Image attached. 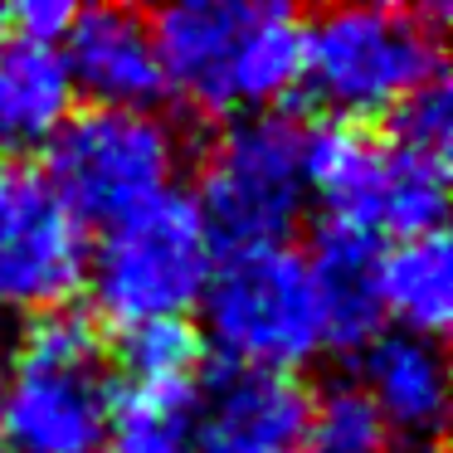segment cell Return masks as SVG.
I'll list each match as a JSON object with an SVG mask.
<instances>
[{
	"label": "cell",
	"instance_id": "6da1fadb",
	"mask_svg": "<svg viewBox=\"0 0 453 453\" xmlns=\"http://www.w3.org/2000/svg\"><path fill=\"white\" fill-rule=\"evenodd\" d=\"M166 93L210 118H258L303 83L307 20L268 0H180L151 20Z\"/></svg>",
	"mask_w": 453,
	"mask_h": 453
},
{
	"label": "cell",
	"instance_id": "7a4b0ae2",
	"mask_svg": "<svg viewBox=\"0 0 453 453\" xmlns=\"http://www.w3.org/2000/svg\"><path fill=\"white\" fill-rule=\"evenodd\" d=\"M443 5H336L303 30V88L332 122L390 118L443 79Z\"/></svg>",
	"mask_w": 453,
	"mask_h": 453
},
{
	"label": "cell",
	"instance_id": "3957f363",
	"mask_svg": "<svg viewBox=\"0 0 453 453\" xmlns=\"http://www.w3.org/2000/svg\"><path fill=\"white\" fill-rule=\"evenodd\" d=\"M303 171L326 225L375 244L439 234L449 215V157H424L356 122L303 127Z\"/></svg>",
	"mask_w": 453,
	"mask_h": 453
},
{
	"label": "cell",
	"instance_id": "277c9868",
	"mask_svg": "<svg viewBox=\"0 0 453 453\" xmlns=\"http://www.w3.org/2000/svg\"><path fill=\"white\" fill-rule=\"evenodd\" d=\"M112 371L88 317L54 312L25 326L5 356L0 449L5 453H103Z\"/></svg>",
	"mask_w": 453,
	"mask_h": 453
},
{
	"label": "cell",
	"instance_id": "5b68a950",
	"mask_svg": "<svg viewBox=\"0 0 453 453\" xmlns=\"http://www.w3.org/2000/svg\"><path fill=\"white\" fill-rule=\"evenodd\" d=\"M215 239L186 190L151 200L122 225L103 229L88 258L93 312L118 332L147 322H186L215 273Z\"/></svg>",
	"mask_w": 453,
	"mask_h": 453
},
{
	"label": "cell",
	"instance_id": "8992f818",
	"mask_svg": "<svg viewBox=\"0 0 453 453\" xmlns=\"http://www.w3.org/2000/svg\"><path fill=\"white\" fill-rule=\"evenodd\" d=\"M200 312L225 365L293 375L326 351V322L312 268L293 244L219 254Z\"/></svg>",
	"mask_w": 453,
	"mask_h": 453
},
{
	"label": "cell",
	"instance_id": "52a82bcc",
	"mask_svg": "<svg viewBox=\"0 0 453 453\" xmlns=\"http://www.w3.org/2000/svg\"><path fill=\"white\" fill-rule=\"evenodd\" d=\"M44 176L83 225H122L171 196L180 176V132L157 108H73L44 147Z\"/></svg>",
	"mask_w": 453,
	"mask_h": 453
},
{
	"label": "cell",
	"instance_id": "ba28073f",
	"mask_svg": "<svg viewBox=\"0 0 453 453\" xmlns=\"http://www.w3.org/2000/svg\"><path fill=\"white\" fill-rule=\"evenodd\" d=\"M190 200L219 254L288 244L312 205L303 171V127L278 112L234 118L210 142L200 161V190Z\"/></svg>",
	"mask_w": 453,
	"mask_h": 453
},
{
	"label": "cell",
	"instance_id": "9c48e42d",
	"mask_svg": "<svg viewBox=\"0 0 453 453\" xmlns=\"http://www.w3.org/2000/svg\"><path fill=\"white\" fill-rule=\"evenodd\" d=\"M93 234L30 161H0V317H54L88 283Z\"/></svg>",
	"mask_w": 453,
	"mask_h": 453
},
{
	"label": "cell",
	"instance_id": "30bf717a",
	"mask_svg": "<svg viewBox=\"0 0 453 453\" xmlns=\"http://www.w3.org/2000/svg\"><path fill=\"white\" fill-rule=\"evenodd\" d=\"M303 424L307 390L297 375L225 365L200 380L190 453H303Z\"/></svg>",
	"mask_w": 453,
	"mask_h": 453
},
{
	"label": "cell",
	"instance_id": "8fae6325",
	"mask_svg": "<svg viewBox=\"0 0 453 453\" xmlns=\"http://www.w3.org/2000/svg\"><path fill=\"white\" fill-rule=\"evenodd\" d=\"M69 79L88 93L93 108H157L166 93L157 30L127 5H93L73 15V30L59 44Z\"/></svg>",
	"mask_w": 453,
	"mask_h": 453
},
{
	"label": "cell",
	"instance_id": "7c38bea8",
	"mask_svg": "<svg viewBox=\"0 0 453 453\" xmlns=\"http://www.w3.org/2000/svg\"><path fill=\"white\" fill-rule=\"evenodd\" d=\"M356 385L380 410L390 439L434 443L449 419V361L439 342L410 332H380L361 346Z\"/></svg>",
	"mask_w": 453,
	"mask_h": 453
},
{
	"label": "cell",
	"instance_id": "4fadbf2b",
	"mask_svg": "<svg viewBox=\"0 0 453 453\" xmlns=\"http://www.w3.org/2000/svg\"><path fill=\"white\" fill-rule=\"evenodd\" d=\"M69 64L50 44L0 35V161H30L73 118Z\"/></svg>",
	"mask_w": 453,
	"mask_h": 453
},
{
	"label": "cell",
	"instance_id": "5bb4252c",
	"mask_svg": "<svg viewBox=\"0 0 453 453\" xmlns=\"http://www.w3.org/2000/svg\"><path fill=\"white\" fill-rule=\"evenodd\" d=\"M375 264H380V244L336 225H322L317 244L307 249V268H312L326 322V346H336V351H361L371 336H380L385 317L380 293H375Z\"/></svg>",
	"mask_w": 453,
	"mask_h": 453
},
{
	"label": "cell",
	"instance_id": "9a60e30c",
	"mask_svg": "<svg viewBox=\"0 0 453 453\" xmlns=\"http://www.w3.org/2000/svg\"><path fill=\"white\" fill-rule=\"evenodd\" d=\"M375 293H380V317H390L395 332L429 336L453 317V254L449 234H424V239H400V244L380 249L375 264Z\"/></svg>",
	"mask_w": 453,
	"mask_h": 453
},
{
	"label": "cell",
	"instance_id": "2e32d148",
	"mask_svg": "<svg viewBox=\"0 0 453 453\" xmlns=\"http://www.w3.org/2000/svg\"><path fill=\"white\" fill-rule=\"evenodd\" d=\"M200 380H112L103 453H190Z\"/></svg>",
	"mask_w": 453,
	"mask_h": 453
},
{
	"label": "cell",
	"instance_id": "e0dca14e",
	"mask_svg": "<svg viewBox=\"0 0 453 453\" xmlns=\"http://www.w3.org/2000/svg\"><path fill=\"white\" fill-rule=\"evenodd\" d=\"M395 439L385 429L380 410L365 400L356 380L326 385L317 400H307L303 453H390Z\"/></svg>",
	"mask_w": 453,
	"mask_h": 453
},
{
	"label": "cell",
	"instance_id": "ac0fdd59",
	"mask_svg": "<svg viewBox=\"0 0 453 453\" xmlns=\"http://www.w3.org/2000/svg\"><path fill=\"white\" fill-rule=\"evenodd\" d=\"M118 380H200L205 342L190 322H147L118 332Z\"/></svg>",
	"mask_w": 453,
	"mask_h": 453
},
{
	"label": "cell",
	"instance_id": "d6986e66",
	"mask_svg": "<svg viewBox=\"0 0 453 453\" xmlns=\"http://www.w3.org/2000/svg\"><path fill=\"white\" fill-rule=\"evenodd\" d=\"M390 142L424 157H449L453 151V98H449V79L419 88L410 103L390 112Z\"/></svg>",
	"mask_w": 453,
	"mask_h": 453
},
{
	"label": "cell",
	"instance_id": "ffe728a7",
	"mask_svg": "<svg viewBox=\"0 0 453 453\" xmlns=\"http://www.w3.org/2000/svg\"><path fill=\"white\" fill-rule=\"evenodd\" d=\"M73 5H64V0H25V5H15V11H5V25H11L15 40H30V44H50V50H59L64 35L73 30Z\"/></svg>",
	"mask_w": 453,
	"mask_h": 453
},
{
	"label": "cell",
	"instance_id": "44dd1931",
	"mask_svg": "<svg viewBox=\"0 0 453 453\" xmlns=\"http://www.w3.org/2000/svg\"><path fill=\"white\" fill-rule=\"evenodd\" d=\"M0 385H5V346H0Z\"/></svg>",
	"mask_w": 453,
	"mask_h": 453
},
{
	"label": "cell",
	"instance_id": "7402d4cb",
	"mask_svg": "<svg viewBox=\"0 0 453 453\" xmlns=\"http://www.w3.org/2000/svg\"><path fill=\"white\" fill-rule=\"evenodd\" d=\"M0 35H5V11H0Z\"/></svg>",
	"mask_w": 453,
	"mask_h": 453
}]
</instances>
